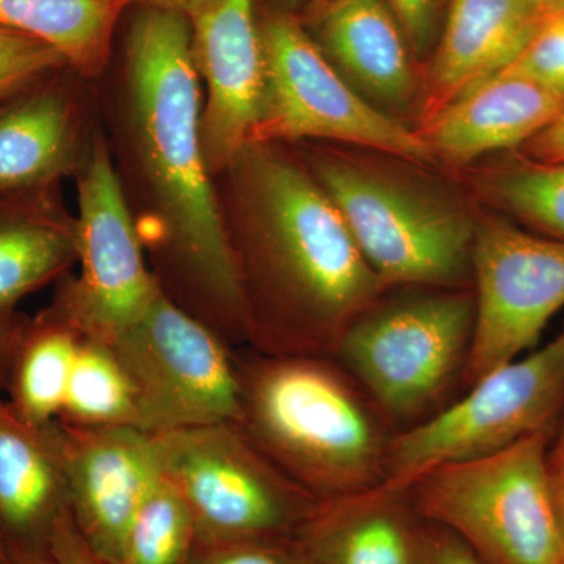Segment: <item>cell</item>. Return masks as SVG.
<instances>
[{
	"mask_svg": "<svg viewBox=\"0 0 564 564\" xmlns=\"http://www.w3.org/2000/svg\"><path fill=\"white\" fill-rule=\"evenodd\" d=\"M128 74L137 143L165 212V256L187 313L232 348L248 347L242 278L209 180L192 28L181 11L133 21Z\"/></svg>",
	"mask_w": 564,
	"mask_h": 564,
	"instance_id": "cell-1",
	"label": "cell"
},
{
	"mask_svg": "<svg viewBox=\"0 0 564 564\" xmlns=\"http://www.w3.org/2000/svg\"><path fill=\"white\" fill-rule=\"evenodd\" d=\"M250 162L254 214L232 242L247 302V348L333 358L345 329L389 285L314 176L269 151Z\"/></svg>",
	"mask_w": 564,
	"mask_h": 564,
	"instance_id": "cell-2",
	"label": "cell"
},
{
	"mask_svg": "<svg viewBox=\"0 0 564 564\" xmlns=\"http://www.w3.org/2000/svg\"><path fill=\"white\" fill-rule=\"evenodd\" d=\"M236 362V425L282 474L318 500L383 485L393 436L384 415L333 358L242 348Z\"/></svg>",
	"mask_w": 564,
	"mask_h": 564,
	"instance_id": "cell-3",
	"label": "cell"
},
{
	"mask_svg": "<svg viewBox=\"0 0 564 564\" xmlns=\"http://www.w3.org/2000/svg\"><path fill=\"white\" fill-rule=\"evenodd\" d=\"M314 173L389 288H473L477 218L451 193L352 152L317 155Z\"/></svg>",
	"mask_w": 564,
	"mask_h": 564,
	"instance_id": "cell-4",
	"label": "cell"
},
{
	"mask_svg": "<svg viewBox=\"0 0 564 564\" xmlns=\"http://www.w3.org/2000/svg\"><path fill=\"white\" fill-rule=\"evenodd\" d=\"M547 437L533 434L485 458L423 474L408 489L414 513L456 534L485 564H562Z\"/></svg>",
	"mask_w": 564,
	"mask_h": 564,
	"instance_id": "cell-5",
	"label": "cell"
},
{
	"mask_svg": "<svg viewBox=\"0 0 564 564\" xmlns=\"http://www.w3.org/2000/svg\"><path fill=\"white\" fill-rule=\"evenodd\" d=\"M475 323L473 288L383 300L345 329L333 359L388 422H414L463 380Z\"/></svg>",
	"mask_w": 564,
	"mask_h": 564,
	"instance_id": "cell-6",
	"label": "cell"
},
{
	"mask_svg": "<svg viewBox=\"0 0 564 564\" xmlns=\"http://www.w3.org/2000/svg\"><path fill=\"white\" fill-rule=\"evenodd\" d=\"M162 477L199 543L292 538L321 500L281 473L232 422L154 434Z\"/></svg>",
	"mask_w": 564,
	"mask_h": 564,
	"instance_id": "cell-7",
	"label": "cell"
},
{
	"mask_svg": "<svg viewBox=\"0 0 564 564\" xmlns=\"http://www.w3.org/2000/svg\"><path fill=\"white\" fill-rule=\"evenodd\" d=\"M259 33L265 91L250 144L329 140L414 165L440 162L415 128L367 101L293 18L270 14Z\"/></svg>",
	"mask_w": 564,
	"mask_h": 564,
	"instance_id": "cell-8",
	"label": "cell"
},
{
	"mask_svg": "<svg viewBox=\"0 0 564 564\" xmlns=\"http://www.w3.org/2000/svg\"><path fill=\"white\" fill-rule=\"evenodd\" d=\"M564 403V329L540 350L497 367L462 400L392 437L383 485L406 492L444 464L497 454L549 433Z\"/></svg>",
	"mask_w": 564,
	"mask_h": 564,
	"instance_id": "cell-9",
	"label": "cell"
},
{
	"mask_svg": "<svg viewBox=\"0 0 564 564\" xmlns=\"http://www.w3.org/2000/svg\"><path fill=\"white\" fill-rule=\"evenodd\" d=\"M107 345L131 378L143 432L239 417L236 348L162 289L139 321Z\"/></svg>",
	"mask_w": 564,
	"mask_h": 564,
	"instance_id": "cell-10",
	"label": "cell"
},
{
	"mask_svg": "<svg viewBox=\"0 0 564 564\" xmlns=\"http://www.w3.org/2000/svg\"><path fill=\"white\" fill-rule=\"evenodd\" d=\"M475 323L463 383L532 350L564 307V240L484 215L473 243Z\"/></svg>",
	"mask_w": 564,
	"mask_h": 564,
	"instance_id": "cell-11",
	"label": "cell"
},
{
	"mask_svg": "<svg viewBox=\"0 0 564 564\" xmlns=\"http://www.w3.org/2000/svg\"><path fill=\"white\" fill-rule=\"evenodd\" d=\"M79 276L50 307L84 337L109 344L133 325L161 291L144 263L135 226L102 140L79 181L74 225Z\"/></svg>",
	"mask_w": 564,
	"mask_h": 564,
	"instance_id": "cell-12",
	"label": "cell"
},
{
	"mask_svg": "<svg viewBox=\"0 0 564 564\" xmlns=\"http://www.w3.org/2000/svg\"><path fill=\"white\" fill-rule=\"evenodd\" d=\"M58 422L74 527L104 563L120 564L129 527L162 478L155 436Z\"/></svg>",
	"mask_w": 564,
	"mask_h": 564,
	"instance_id": "cell-13",
	"label": "cell"
},
{
	"mask_svg": "<svg viewBox=\"0 0 564 564\" xmlns=\"http://www.w3.org/2000/svg\"><path fill=\"white\" fill-rule=\"evenodd\" d=\"M193 57L207 87L203 150L223 169L251 143L261 120L265 73L252 0H203L188 11Z\"/></svg>",
	"mask_w": 564,
	"mask_h": 564,
	"instance_id": "cell-14",
	"label": "cell"
},
{
	"mask_svg": "<svg viewBox=\"0 0 564 564\" xmlns=\"http://www.w3.org/2000/svg\"><path fill=\"white\" fill-rule=\"evenodd\" d=\"M68 519L61 422L33 425L0 397V544L10 564H51Z\"/></svg>",
	"mask_w": 564,
	"mask_h": 564,
	"instance_id": "cell-15",
	"label": "cell"
},
{
	"mask_svg": "<svg viewBox=\"0 0 564 564\" xmlns=\"http://www.w3.org/2000/svg\"><path fill=\"white\" fill-rule=\"evenodd\" d=\"M538 6V0H452L422 85L419 124L513 65L532 39Z\"/></svg>",
	"mask_w": 564,
	"mask_h": 564,
	"instance_id": "cell-16",
	"label": "cell"
},
{
	"mask_svg": "<svg viewBox=\"0 0 564 564\" xmlns=\"http://www.w3.org/2000/svg\"><path fill=\"white\" fill-rule=\"evenodd\" d=\"M564 110V93L499 74L415 128L437 161L473 165L492 152L525 147Z\"/></svg>",
	"mask_w": 564,
	"mask_h": 564,
	"instance_id": "cell-17",
	"label": "cell"
},
{
	"mask_svg": "<svg viewBox=\"0 0 564 564\" xmlns=\"http://www.w3.org/2000/svg\"><path fill=\"white\" fill-rule=\"evenodd\" d=\"M317 31L326 57L389 117L421 98L410 43L384 0H328Z\"/></svg>",
	"mask_w": 564,
	"mask_h": 564,
	"instance_id": "cell-18",
	"label": "cell"
},
{
	"mask_svg": "<svg viewBox=\"0 0 564 564\" xmlns=\"http://www.w3.org/2000/svg\"><path fill=\"white\" fill-rule=\"evenodd\" d=\"M419 521L408 491L380 485L321 500L293 538L307 564H413Z\"/></svg>",
	"mask_w": 564,
	"mask_h": 564,
	"instance_id": "cell-19",
	"label": "cell"
},
{
	"mask_svg": "<svg viewBox=\"0 0 564 564\" xmlns=\"http://www.w3.org/2000/svg\"><path fill=\"white\" fill-rule=\"evenodd\" d=\"M40 80L0 99V195L46 187L73 162L68 98Z\"/></svg>",
	"mask_w": 564,
	"mask_h": 564,
	"instance_id": "cell-20",
	"label": "cell"
},
{
	"mask_svg": "<svg viewBox=\"0 0 564 564\" xmlns=\"http://www.w3.org/2000/svg\"><path fill=\"white\" fill-rule=\"evenodd\" d=\"M40 191L0 195V313H13L77 262L74 226L51 214Z\"/></svg>",
	"mask_w": 564,
	"mask_h": 564,
	"instance_id": "cell-21",
	"label": "cell"
},
{
	"mask_svg": "<svg viewBox=\"0 0 564 564\" xmlns=\"http://www.w3.org/2000/svg\"><path fill=\"white\" fill-rule=\"evenodd\" d=\"M82 334L47 310L29 321L11 361L6 400L33 425L61 417Z\"/></svg>",
	"mask_w": 564,
	"mask_h": 564,
	"instance_id": "cell-22",
	"label": "cell"
},
{
	"mask_svg": "<svg viewBox=\"0 0 564 564\" xmlns=\"http://www.w3.org/2000/svg\"><path fill=\"white\" fill-rule=\"evenodd\" d=\"M121 0H0V28L47 44L84 74H98L109 55Z\"/></svg>",
	"mask_w": 564,
	"mask_h": 564,
	"instance_id": "cell-23",
	"label": "cell"
},
{
	"mask_svg": "<svg viewBox=\"0 0 564 564\" xmlns=\"http://www.w3.org/2000/svg\"><path fill=\"white\" fill-rule=\"evenodd\" d=\"M470 174L475 191L491 206L564 240V163L516 155Z\"/></svg>",
	"mask_w": 564,
	"mask_h": 564,
	"instance_id": "cell-24",
	"label": "cell"
},
{
	"mask_svg": "<svg viewBox=\"0 0 564 564\" xmlns=\"http://www.w3.org/2000/svg\"><path fill=\"white\" fill-rule=\"evenodd\" d=\"M58 421L140 429L135 389L109 345L82 337Z\"/></svg>",
	"mask_w": 564,
	"mask_h": 564,
	"instance_id": "cell-25",
	"label": "cell"
},
{
	"mask_svg": "<svg viewBox=\"0 0 564 564\" xmlns=\"http://www.w3.org/2000/svg\"><path fill=\"white\" fill-rule=\"evenodd\" d=\"M196 545L191 511L162 477L129 527L120 564H187Z\"/></svg>",
	"mask_w": 564,
	"mask_h": 564,
	"instance_id": "cell-26",
	"label": "cell"
},
{
	"mask_svg": "<svg viewBox=\"0 0 564 564\" xmlns=\"http://www.w3.org/2000/svg\"><path fill=\"white\" fill-rule=\"evenodd\" d=\"M500 74L564 93V0H540L532 39L513 65Z\"/></svg>",
	"mask_w": 564,
	"mask_h": 564,
	"instance_id": "cell-27",
	"label": "cell"
},
{
	"mask_svg": "<svg viewBox=\"0 0 564 564\" xmlns=\"http://www.w3.org/2000/svg\"><path fill=\"white\" fill-rule=\"evenodd\" d=\"M65 63L47 44L0 28V99L43 79Z\"/></svg>",
	"mask_w": 564,
	"mask_h": 564,
	"instance_id": "cell-28",
	"label": "cell"
},
{
	"mask_svg": "<svg viewBox=\"0 0 564 564\" xmlns=\"http://www.w3.org/2000/svg\"><path fill=\"white\" fill-rule=\"evenodd\" d=\"M187 564H307L295 538L199 543Z\"/></svg>",
	"mask_w": 564,
	"mask_h": 564,
	"instance_id": "cell-29",
	"label": "cell"
},
{
	"mask_svg": "<svg viewBox=\"0 0 564 564\" xmlns=\"http://www.w3.org/2000/svg\"><path fill=\"white\" fill-rule=\"evenodd\" d=\"M413 564H485L444 527L419 521L415 530Z\"/></svg>",
	"mask_w": 564,
	"mask_h": 564,
	"instance_id": "cell-30",
	"label": "cell"
},
{
	"mask_svg": "<svg viewBox=\"0 0 564 564\" xmlns=\"http://www.w3.org/2000/svg\"><path fill=\"white\" fill-rule=\"evenodd\" d=\"M399 21L410 46L422 54L429 50L434 35L433 0H384Z\"/></svg>",
	"mask_w": 564,
	"mask_h": 564,
	"instance_id": "cell-31",
	"label": "cell"
},
{
	"mask_svg": "<svg viewBox=\"0 0 564 564\" xmlns=\"http://www.w3.org/2000/svg\"><path fill=\"white\" fill-rule=\"evenodd\" d=\"M51 564H107L82 540L74 527L73 518L68 519L55 534L51 549Z\"/></svg>",
	"mask_w": 564,
	"mask_h": 564,
	"instance_id": "cell-32",
	"label": "cell"
},
{
	"mask_svg": "<svg viewBox=\"0 0 564 564\" xmlns=\"http://www.w3.org/2000/svg\"><path fill=\"white\" fill-rule=\"evenodd\" d=\"M524 148L534 161L564 163V110Z\"/></svg>",
	"mask_w": 564,
	"mask_h": 564,
	"instance_id": "cell-33",
	"label": "cell"
},
{
	"mask_svg": "<svg viewBox=\"0 0 564 564\" xmlns=\"http://www.w3.org/2000/svg\"><path fill=\"white\" fill-rule=\"evenodd\" d=\"M29 321L17 313H0V397L6 392L7 380L14 351Z\"/></svg>",
	"mask_w": 564,
	"mask_h": 564,
	"instance_id": "cell-34",
	"label": "cell"
},
{
	"mask_svg": "<svg viewBox=\"0 0 564 564\" xmlns=\"http://www.w3.org/2000/svg\"><path fill=\"white\" fill-rule=\"evenodd\" d=\"M551 469V492L556 519L564 538V462L549 463Z\"/></svg>",
	"mask_w": 564,
	"mask_h": 564,
	"instance_id": "cell-35",
	"label": "cell"
},
{
	"mask_svg": "<svg viewBox=\"0 0 564 564\" xmlns=\"http://www.w3.org/2000/svg\"><path fill=\"white\" fill-rule=\"evenodd\" d=\"M122 3L129 2H143L148 3L150 7H159V9L174 10L181 11L187 17L188 11L193 9V7L202 3L203 0H121Z\"/></svg>",
	"mask_w": 564,
	"mask_h": 564,
	"instance_id": "cell-36",
	"label": "cell"
},
{
	"mask_svg": "<svg viewBox=\"0 0 564 564\" xmlns=\"http://www.w3.org/2000/svg\"><path fill=\"white\" fill-rule=\"evenodd\" d=\"M564 462V437L558 441V445H556L554 455H551L549 458V463H558Z\"/></svg>",
	"mask_w": 564,
	"mask_h": 564,
	"instance_id": "cell-37",
	"label": "cell"
},
{
	"mask_svg": "<svg viewBox=\"0 0 564 564\" xmlns=\"http://www.w3.org/2000/svg\"><path fill=\"white\" fill-rule=\"evenodd\" d=\"M0 564H10L9 558H7L6 551H3L2 544H0Z\"/></svg>",
	"mask_w": 564,
	"mask_h": 564,
	"instance_id": "cell-38",
	"label": "cell"
},
{
	"mask_svg": "<svg viewBox=\"0 0 564 564\" xmlns=\"http://www.w3.org/2000/svg\"><path fill=\"white\" fill-rule=\"evenodd\" d=\"M288 2H302V0H288Z\"/></svg>",
	"mask_w": 564,
	"mask_h": 564,
	"instance_id": "cell-39",
	"label": "cell"
},
{
	"mask_svg": "<svg viewBox=\"0 0 564 564\" xmlns=\"http://www.w3.org/2000/svg\"><path fill=\"white\" fill-rule=\"evenodd\" d=\"M562 437H564V426H563V432H562V436H560V440H562Z\"/></svg>",
	"mask_w": 564,
	"mask_h": 564,
	"instance_id": "cell-40",
	"label": "cell"
},
{
	"mask_svg": "<svg viewBox=\"0 0 564 564\" xmlns=\"http://www.w3.org/2000/svg\"><path fill=\"white\" fill-rule=\"evenodd\" d=\"M562 564H564V555H563V562H562Z\"/></svg>",
	"mask_w": 564,
	"mask_h": 564,
	"instance_id": "cell-41",
	"label": "cell"
},
{
	"mask_svg": "<svg viewBox=\"0 0 564 564\" xmlns=\"http://www.w3.org/2000/svg\"><path fill=\"white\" fill-rule=\"evenodd\" d=\"M538 2H540V0H538Z\"/></svg>",
	"mask_w": 564,
	"mask_h": 564,
	"instance_id": "cell-42",
	"label": "cell"
}]
</instances>
